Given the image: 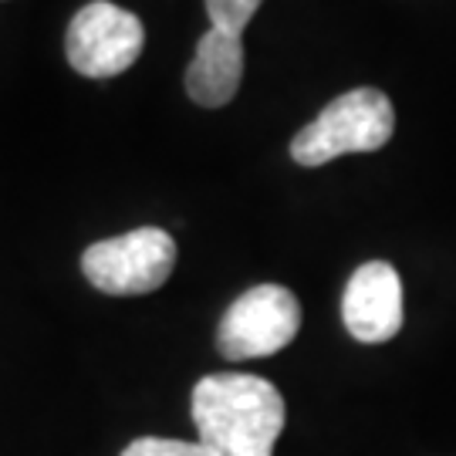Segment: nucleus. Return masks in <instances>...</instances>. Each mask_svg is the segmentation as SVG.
Wrapping results in <instances>:
<instances>
[{
	"instance_id": "0eeeda50",
	"label": "nucleus",
	"mask_w": 456,
	"mask_h": 456,
	"mask_svg": "<svg viewBox=\"0 0 456 456\" xmlns=\"http://www.w3.org/2000/svg\"><path fill=\"white\" fill-rule=\"evenodd\" d=\"M244 78V41L240 34L210 31L196 41V54L186 68V92L203 109H224L233 102Z\"/></svg>"
},
{
	"instance_id": "f03ea898",
	"label": "nucleus",
	"mask_w": 456,
	"mask_h": 456,
	"mask_svg": "<svg viewBox=\"0 0 456 456\" xmlns=\"http://www.w3.org/2000/svg\"><path fill=\"white\" fill-rule=\"evenodd\" d=\"M395 112L379 88L345 92L314 122L294 135L291 159L297 166H325L348 152H375L392 139Z\"/></svg>"
},
{
	"instance_id": "6e6552de",
	"label": "nucleus",
	"mask_w": 456,
	"mask_h": 456,
	"mask_svg": "<svg viewBox=\"0 0 456 456\" xmlns=\"http://www.w3.org/2000/svg\"><path fill=\"white\" fill-rule=\"evenodd\" d=\"M264 0H207V14L216 31L227 34H244V28L250 24V17L257 14Z\"/></svg>"
},
{
	"instance_id": "20e7f679",
	"label": "nucleus",
	"mask_w": 456,
	"mask_h": 456,
	"mask_svg": "<svg viewBox=\"0 0 456 456\" xmlns=\"http://www.w3.org/2000/svg\"><path fill=\"white\" fill-rule=\"evenodd\" d=\"M301 328V305L281 284H257L244 291L216 328V348L230 362L267 359L294 342Z\"/></svg>"
},
{
	"instance_id": "1a4fd4ad",
	"label": "nucleus",
	"mask_w": 456,
	"mask_h": 456,
	"mask_svg": "<svg viewBox=\"0 0 456 456\" xmlns=\"http://www.w3.org/2000/svg\"><path fill=\"white\" fill-rule=\"evenodd\" d=\"M122 456H216L210 446L186 440H163V436H142V440L129 443Z\"/></svg>"
},
{
	"instance_id": "423d86ee",
	"label": "nucleus",
	"mask_w": 456,
	"mask_h": 456,
	"mask_svg": "<svg viewBox=\"0 0 456 456\" xmlns=\"http://www.w3.org/2000/svg\"><path fill=\"white\" fill-rule=\"evenodd\" d=\"M345 328L355 342H389L403 328V281L386 261L362 264L342 294Z\"/></svg>"
},
{
	"instance_id": "39448f33",
	"label": "nucleus",
	"mask_w": 456,
	"mask_h": 456,
	"mask_svg": "<svg viewBox=\"0 0 456 456\" xmlns=\"http://www.w3.org/2000/svg\"><path fill=\"white\" fill-rule=\"evenodd\" d=\"M142 45L146 28L139 17L112 0H92L68 24L65 54L85 78H115L139 61Z\"/></svg>"
},
{
	"instance_id": "f257e3e1",
	"label": "nucleus",
	"mask_w": 456,
	"mask_h": 456,
	"mask_svg": "<svg viewBox=\"0 0 456 456\" xmlns=\"http://www.w3.org/2000/svg\"><path fill=\"white\" fill-rule=\"evenodd\" d=\"M284 416V395L261 375H207L193 389L196 433L216 456H274Z\"/></svg>"
},
{
	"instance_id": "7ed1b4c3",
	"label": "nucleus",
	"mask_w": 456,
	"mask_h": 456,
	"mask_svg": "<svg viewBox=\"0 0 456 456\" xmlns=\"http://www.w3.org/2000/svg\"><path fill=\"white\" fill-rule=\"evenodd\" d=\"M176 267V240L159 227L129 230L98 240L82 254V274L102 294H149L163 288Z\"/></svg>"
}]
</instances>
